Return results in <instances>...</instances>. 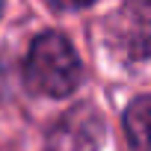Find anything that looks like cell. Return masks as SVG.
Returning <instances> with one entry per match:
<instances>
[{"mask_svg":"<svg viewBox=\"0 0 151 151\" xmlns=\"http://www.w3.org/2000/svg\"><path fill=\"white\" fill-rule=\"evenodd\" d=\"M80 77H83L80 59L65 36L59 33L36 36V42L27 50V62H24L27 89L45 98H65L77 89Z\"/></svg>","mask_w":151,"mask_h":151,"instance_id":"6da1fadb","label":"cell"},{"mask_svg":"<svg viewBox=\"0 0 151 151\" xmlns=\"http://www.w3.org/2000/svg\"><path fill=\"white\" fill-rule=\"evenodd\" d=\"M107 39L127 62L151 59V0H127L110 18Z\"/></svg>","mask_w":151,"mask_h":151,"instance_id":"7a4b0ae2","label":"cell"},{"mask_svg":"<svg viewBox=\"0 0 151 151\" xmlns=\"http://www.w3.org/2000/svg\"><path fill=\"white\" fill-rule=\"evenodd\" d=\"M104 124L92 107L68 110L47 136V151H95Z\"/></svg>","mask_w":151,"mask_h":151,"instance_id":"3957f363","label":"cell"},{"mask_svg":"<svg viewBox=\"0 0 151 151\" xmlns=\"http://www.w3.org/2000/svg\"><path fill=\"white\" fill-rule=\"evenodd\" d=\"M124 133L130 151H151V95H139L124 110Z\"/></svg>","mask_w":151,"mask_h":151,"instance_id":"277c9868","label":"cell"},{"mask_svg":"<svg viewBox=\"0 0 151 151\" xmlns=\"http://www.w3.org/2000/svg\"><path fill=\"white\" fill-rule=\"evenodd\" d=\"M47 3H53L56 9H83V6L95 3V0H47Z\"/></svg>","mask_w":151,"mask_h":151,"instance_id":"5b68a950","label":"cell"},{"mask_svg":"<svg viewBox=\"0 0 151 151\" xmlns=\"http://www.w3.org/2000/svg\"><path fill=\"white\" fill-rule=\"evenodd\" d=\"M0 12H3V0H0Z\"/></svg>","mask_w":151,"mask_h":151,"instance_id":"8992f818","label":"cell"}]
</instances>
